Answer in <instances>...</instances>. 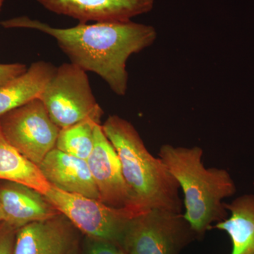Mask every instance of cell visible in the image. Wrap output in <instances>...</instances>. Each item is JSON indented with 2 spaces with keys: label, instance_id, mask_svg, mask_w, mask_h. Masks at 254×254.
Here are the masks:
<instances>
[{
  "label": "cell",
  "instance_id": "obj_2",
  "mask_svg": "<svg viewBox=\"0 0 254 254\" xmlns=\"http://www.w3.org/2000/svg\"><path fill=\"white\" fill-rule=\"evenodd\" d=\"M101 125L118 153L124 178L137 206L145 211L161 209L181 213L178 182L161 159L150 154L133 125L112 115Z\"/></svg>",
  "mask_w": 254,
  "mask_h": 254
},
{
  "label": "cell",
  "instance_id": "obj_12",
  "mask_svg": "<svg viewBox=\"0 0 254 254\" xmlns=\"http://www.w3.org/2000/svg\"><path fill=\"white\" fill-rule=\"evenodd\" d=\"M47 181L69 193L100 200L99 193L86 160L54 148L38 165Z\"/></svg>",
  "mask_w": 254,
  "mask_h": 254
},
{
  "label": "cell",
  "instance_id": "obj_17",
  "mask_svg": "<svg viewBox=\"0 0 254 254\" xmlns=\"http://www.w3.org/2000/svg\"><path fill=\"white\" fill-rule=\"evenodd\" d=\"M86 254H127L118 244L110 241L88 238Z\"/></svg>",
  "mask_w": 254,
  "mask_h": 254
},
{
  "label": "cell",
  "instance_id": "obj_3",
  "mask_svg": "<svg viewBox=\"0 0 254 254\" xmlns=\"http://www.w3.org/2000/svg\"><path fill=\"white\" fill-rule=\"evenodd\" d=\"M198 146L162 145L159 158L176 179L185 195L184 217L196 236L203 235L213 222L226 219L223 199L235 194L236 187L227 170L206 168Z\"/></svg>",
  "mask_w": 254,
  "mask_h": 254
},
{
  "label": "cell",
  "instance_id": "obj_7",
  "mask_svg": "<svg viewBox=\"0 0 254 254\" xmlns=\"http://www.w3.org/2000/svg\"><path fill=\"white\" fill-rule=\"evenodd\" d=\"M0 128L8 143L37 166L55 148L60 131L40 98L0 117Z\"/></svg>",
  "mask_w": 254,
  "mask_h": 254
},
{
  "label": "cell",
  "instance_id": "obj_11",
  "mask_svg": "<svg viewBox=\"0 0 254 254\" xmlns=\"http://www.w3.org/2000/svg\"><path fill=\"white\" fill-rule=\"evenodd\" d=\"M0 207L4 221L18 229L56 216L60 212L45 195L16 182H0Z\"/></svg>",
  "mask_w": 254,
  "mask_h": 254
},
{
  "label": "cell",
  "instance_id": "obj_10",
  "mask_svg": "<svg viewBox=\"0 0 254 254\" xmlns=\"http://www.w3.org/2000/svg\"><path fill=\"white\" fill-rule=\"evenodd\" d=\"M76 247L75 227L60 213L17 229L13 254H68Z\"/></svg>",
  "mask_w": 254,
  "mask_h": 254
},
{
  "label": "cell",
  "instance_id": "obj_18",
  "mask_svg": "<svg viewBox=\"0 0 254 254\" xmlns=\"http://www.w3.org/2000/svg\"><path fill=\"white\" fill-rule=\"evenodd\" d=\"M16 230L6 222L0 223V254H13Z\"/></svg>",
  "mask_w": 254,
  "mask_h": 254
},
{
  "label": "cell",
  "instance_id": "obj_19",
  "mask_svg": "<svg viewBox=\"0 0 254 254\" xmlns=\"http://www.w3.org/2000/svg\"><path fill=\"white\" fill-rule=\"evenodd\" d=\"M27 68L21 63L0 64V87L22 74Z\"/></svg>",
  "mask_w": 254,
  "mask_h": 254
},
{
  "label": "cell",
  "instance_id": "obj_13",
  "mask_svg": "<svg viewBox=\"0 0 254 254\" xmlns=\"http://www.w3.org/2000/svg\"><path fill=\"white\" fill-rule=\"evenodd\" d=\"M56 68L48 62H35L22 74L0 87V117L39 98Z\"/></svg>",
  "mask_w": 254,
  "mask_h": 254
},
{
  "label": "cell",
  "instance_id": "obj_9",
  "mask_svg": "<svg viewBox=\"0 0 254 254\" xmlns=\"http://www.w3.org/2000/svg\"><path fill=\"white\" fill-rule=\"evenodd\" d=\"M55 14L79 23L127 22L153 9L155 0H36Z\"/></svg>",
  "mask_w": 254,
  "mask_h": 254
},
{
  "label": "cell",
  "instance_id": "obj_20",
  "mask_svg": "<svg viewBox=\"0 0 254 254\" xmlns=\"http://www.w3.org/2000/svg\"><path fill=\"white\" fill-rule=\"evenodd\" d=\"M3 221H4V215H3L2 210L0 207V223Z\"/></svg>",
  "mask_w": 254,
  "mask_h": 254
},
{
  "label": "cell",
  "instance_id": "obj_16",
  "mask_svg": "<svg viewBox=\"0 0 254 254\" xmlns=\"http://www.w3.org/2000/svg\"><path fill=\"white\" fill-rule=\"evenodd\" d=\"M100 119L88 118L77 124L61 128L55 148L64 153L87 160L95 143V128Z\"/></svg>",
  "mask_w": 254,
  "mask_h": 254
},
{
  "label": "cell",
  "instance_id": "obj_8",
  "mask_svg": "<svg viewBox=\"0 0 254 254\" xmlns=\"http://www.w3.org/2000/svg\"><path fill=\"white\" fill-rule=\"evenodd\" d=\"M86 161L100 201L115 208L129 207L145 211L137 206L133 200L124 178L118 153L105 134L101 124L95 126L94 146Z\"/></svg>",
  "mask_w": 254,
  "mask_h": 254
},
{
  "label": "cell",
  "instance_id": "obj_4",
  "mask_svg": "<svg viewBox=\"0 0 254 254\" xmlns=\"http://www.w3.org/2000/svg\"><path fill=\"white\" fill-rule=\"evenodd\" d=\"M45 196L88 238L110 241L120 247L130 221L145 212L129 207L115 208L99 200L53 187Z\"/></svg>",
  "mask_w": 254,
  "mask_h": 254
},
{
  "label": "cell",
  "instance_id": "obj_1",
  "mask_svg": "<svg viewBox=\"0 0 254 254\" xmlns=\"http://www.w3.org/2000/svg\"><path fill=\"white\" fill-rule=\"evenodd\" d=\"M4 28H27L53 37L71 63L103 78L119 96L128 86L127 63L132 55L153 44L156 30L150 25L127 22L79 23L56 28L26 16L1 21Z\"/></svg>",
  "mask_w": 254,
  "mask_h": 254
},
{
  "label": "cell",
  "instance_id": "obj_6",
  "mask_svg": "<svg viewBox=\"0 0 254 254\" xmlns=\"http://www.w3.org/2000/svg\"><path fill=\"white\" fill-rule=\"evenodd\" d=\"M195 236L182 214L150 209L130 221L121 247L127 254H180Z\"/></svg>",
  "mask_w": 254,
  "mask_h": 254
},
{
  "label": "cell",
  "instance_id": "obj_14",
  "mask_svg": "<svg viewBox=\"0 0 254 254\" xmlns=\"http://www.w3.org/2000/svg\"><path fill=\"white\" fill-rule=\"evenodd\" d=\"M230 218L214 228L226 232L232 240L231 254H254V195H244L225 203Z\"/></svg>",
  "mask_w": 254,
  "mask_h": 254
},
{
  "label": "cell",
  "instance_id": "obj_22",
  "mask_svg": "<svg viewBox=\"0 0 254 254\" xmlns=\"http://www.w3.org/2000/svg\"><path fill=\"white\" fill-rule=\"evenodd\" d=\"M4 0H0V11H1V7H2L3 4H4Z\"/></svg>",
  "mask_w": 254,
  "mask_h": 254
},
{
  "label": "cell",
  "instance_id": "obj_21",
  "mask_svg": "<svg viewBox=\"0 0 254 254\" xmlns=\"http://www.w3.org/2000/svg\"><path fill=\"white\" fill-rule=\"evenodd\" d=\"M68 254H78V247L73 249V250H71Z\"/></svg>",
  "mask_w": 254,
  "mask_h": 254
},
{
  "label": "cell",
  "instance_id": "obj_15",
  "mask_svg": "<svg viewBox=\"0 0 254 254\" xmlns=\"http://www.w3.org/2000/svg\"><path fill=\"white\" fill-rule=\"evenodd\" d=\"M16 182L34 189L42 194L52 188L38 166L25 158L5 139L0 128V182Z\"/></svg>",
  "mask_w": 254,
  "mask_h": 254
},
{
  "label": "cell",
  "instance_id": "obj_5",
  "mask_svg": "<svg viewBox=\"0 0 254 254\" xmlns=\"http://www.w3.org/2000/svg\"><path fill=\"white\" fill-rule=\"evenodd\" d=\"M50 118L60 129L88 118H101L86 71L72 63L57 67L39 97Z\"/></svg>",
  "mask_w": 254,
  "mask_h": 254
}]
</instances>
